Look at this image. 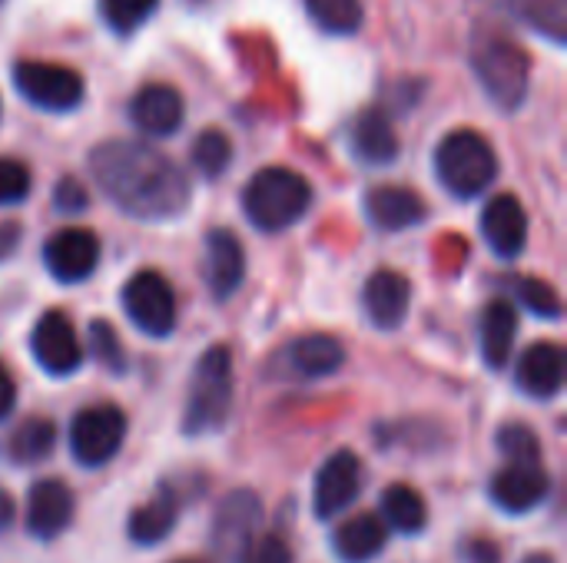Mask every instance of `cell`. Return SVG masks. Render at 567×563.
<instances>
[{"label":"cell","mask_w":567,"mask_h":563,"mask_svg":"<svg viewBox=\"0 0 567 563\" xmlns=\"http://www.w3.org/2000/svg\"><path fill=\"white\" fill-rule=\"evenodd\" d=\"M73 521V494L63 481L43 478L30 488L27 498V528L40 541L60 538Z\"/></svg>","instance_id":"obj_16"},{"label":"cell","mask_w":567,"mask_h":563,"mask_svg":"<svg viewBox=\"0 0 567 563\" xmlns=\"http://www.w3.org/2000/svg\"><path fill=\"white\" fill-rule=\"evenodd\" d=\"M20 246V222H0V262L10 259Z\"/></svg>","instance_id":"obj_40"},{"label":"cell","mask_w":567,"mask_h":563,"mask_svg":"<svg viewBox=\"0 0 567 563\" xmlns=\"http://www.w3.org/2000/svg\"><path fill=\"white\" fill-rule=\"evenodd\" d=\"M352 156L365 166H389L399 156V133L385 110L372 106L352 123Z\"/></svg>","instance_id":"obj_20"},{"label":"cell","mask_w":567,"mask_h":563,"mask_svg":"<svg viewBox=\"0 0 567 563\" xmlns=\"http://www.w3.org/2000/svg\"><path fill=\"white\" fill-rule=\"evenodd\" d=\"M525 563H555V557H548V554H532Z\"/></svg>","instance_id":"obj_42"},{"label":"cell","mask_w":567,"mask_h":563,"mask_svg":"<svg viewBox=\"0 0 567 563\" xmlns=\"http://www.w3.org/2000/svg\"><path fill=\"white\" fill-rule=\"evenodd\" d=\"M508 7L532 30L551 37L555 43H565L567 0H508Z\"/></svg>","instance_id":"obj_29"},{"label":"cell","mask_w":567,"mask_h":563,"mask_svg":"<svg viewBox=\"0 0 567 563\" xmlns=\"http://www.w3.org/2000/svg\"><path fill=\"white\" fill-rule=\"evenodd\" d=\"M239 563H292V551L286 548L282 538L276 534H262L243 544Z\"/></svg>","instance_id":"obj_36"},{"label":"cell","mask_w":567,"mask_h":563,"mask_svg":"<svg viewBox=\"0 0 567 563\" xmlns=\"http://www.w3.org/2000/svg\"><path fill=\"white\" fill-rule=\"evenodd\" d=\"M43 265L50 269V275L56 282H83L96 272L100 265V239L96 232L90 229H80V226H70V229H60L47 239L43 246Z\"/></svg>","instance_id":"obj_11"},{"label":"cell","mask_w":567,"mask_h":563,"mask_svg":"<svg viewBox=\"0 0 567 563\" xmlns=\"http://www.w3.org/2000/svg\"><path fill=\"white\" fill-rule=\"evenodd\" d=\"M30 169L20 159L0 156V206H17L30 196Z\"/></svg>","instance_id":"obj_35"},{"label":"cell","mask_w":567,"mask_h":563,"mask_svg":"<svg viewBox=\"0 0 567 563\" xmlns=\"http://www.w3.org/2000/svg\"><path fill=\"white\" fill-rule=\"evenodd\" d=\"M183 113H186L183 96L169 83H146L130 100V123L153 139L173 136L183 126Z\"/></svg>","instance_id":"obj_13"},{"label":"cell","mask_w":567,"mask_h":563,"mask_svg":"<svg viewBox=\"0 0 567 563\" xmlns=\"http://www.w3.org/2000/svg\"><path fill=\"white\" fill-rule=\"evenodd\" d=\"M309 20L332 37H352L362 30V0H302Z\"/></svg>","instance_id":"obj_28"},{"label":"cell","mask_w":567,"mask_h":563,"mask_svg":"<svg viewBox=\"0 0 567 563\" xmlns=\"http://www.w3.org/2000/svg\"><path fill=\"white\" fill-rule=\"evenodd\" d=\"M30 352H33V362L53 378L73 375L83 365V345H80L76 329L66 312H47L33 325Z\"/></svg>","instance_id":"obj_9"},{"label":"cell","mask_w":567,"mask_h":563,"mask_svg":"<svg viewBox=\"0 0 567 563\" xmlns=\"http://www.w3.org/2000/svg\"><path fill=\"white\" fill-rule=\"evenodd\" d=\"M176 514H179V504H176V494L173 491H159L153 501H146L143 508L133 511L130 518V541L140 544V548H153L159 541H166L176 528Z\"/></svg>","instance_id":"obj_25"},{"label":"cell","mask_w":567,"mask_h":563,"mask_svg":"<svg viewBox=\"0 0 567 563\" xmlns=\"http://www.w3.org/2000/svg\"><path fill=\"white\" fill-rule=\"evenodd\" d=\"M309 179L286 166H266L243 186V212L262 232H282L296 226L309 212Z\"/></svg>","instance_id":"obj_2"},{"label":"cell","mask_w":567,"mask_h":563,"mask_svg":"<svg viewBox=\"0 0 567 563\" xmlns=\"http://www.w3.org/2000/svg\"><path fill=\"white\" fill-rule=\"evenodd\" d=\"M86 169L103 196L133 219L166 222L189 209V176L143 139H106L86 156Z\"/></svg>","instance_id":"obj_1"},{"label":"cell","mask_w":567,"mask_h":563,"mask_svg":"<svg viewBox=\"0 0 567 563\" xmlns=\"http://www.w3.org/2000/svg\"><path fill=\"white\" fill-rule=\"evenodd\" d=\"M551 491L548 471L542 461H508L495 478H492V501L505 514H528L535 511Z\"/></svg>","instance_id":"obj_12"},{"label":"cell","mask_w":567,"mask_h":563,"mask_svg":"<svg viewBox=\"0 0 567 563\" xmlns=\"http://www.w3.org/2000/svg\"><path fill=\"white\" fill-rule=\"evenodd\" d=\"M13 83L20 96L47 113H70L83 103V76L63 63L20 60L13 66Z\"/></svg>","instance_id":"obj_6"},{"label":"cell","mask_w":567,"mask_h":563,"mask_svg":"<svg viewBox=\"0 0 567 563\" xmlns=\"http://www.w3.org/2000/svg\"><path fill=\"white\" fill-rule=\"evenodd\" d=\"M478 335H482V358H485V365L505 368L512 362L515 338H518V312H515V305L505 302V299L488 302L485 312H482Z\"/></svg>","instance_id":"obj_21"},{"label":"cell","mask_w":567,"mask_h":563,"mask_svg":"<svg viewBox=\"0 0 567 563\" xmlns=\"http://www.w3.org/2000/svg\"><path fill=\"white\" fill-rule=\"evenodd\" d=\"M365 216L375 229L402 232L419 222H425L429 206L425 199L409 186H372L365 192Z\"/></svg>","instance_id":"obj_17"},{"label":"cell","mask_w":567,"mask_h":563,"mask_svg":"<svg viewBox=\"0 0 567 563\" xmlns=\"http://www.w3.org/2000/svg\"><path fill=\"white\" fill-rule=\"evenodd\" d=\"M289 368L302 378H326L336 375L346 362V348L336 335L316 332V335H302L289 345L286 352Z\"/></svg>","instance_id":"obj_23"},{"label":"cell","mask_w":567,"mask_h":563,"mask_svg":"<svg viewBox=\"0 0 567 563\" xmlns=\"http://www.w3.org/2000/svg\"><path fill=\"white\" fill-rule=\"evenodd\" d=\"M246 279V256L229 229H209L206 232V282L209 292L223 302L229 299Z\"/></svg>","instance_id":"obj_18"},{"label":"cell","mask_w":567,"mask_h":563,"mask_svg":"<svg viewBox=\"0 0 567 563\" xmlns=\"http://www.w3.org/2000/svg\"><path fill=\"white\" fill-rule=\"evenodd\" d=\"M472 66H475L485 93L505 113H512V110H518L525 103L528 80H532V63H528V53L515 40H508V37H502L495 30L478 33L475 46H472Z\"/></svg>","instance_id":"obj_5"},{"label":"cell","mask_w":567,"mask_h":563,"mask_svg":"<svg viewBox=\"0 0 567 563\" xmlns=\"http://www.w3.org/2000/svg\"><path fill=\"white\" fill-rule=\"evenodd\" d=\"M498 451L508 461H542V441L528 425H505L498 431Z\"/></svg>","instance_id":"obj_33"},{"label":"cell","mask_w":567,"mask_h":563,"mask_svg":"<svg viewBox=\"0 0 567 563\" xmlns=\"http://www.w3.org/2000/svg\"><path fill=\"white\" fill-rule=\"evenodd\" d=\"M465 563H502V551H498V544L475 538L465 544Z\"/></svg>","instance_id":"obj_38"},{"label":"cell","mask_w":567,"mask_h":563,"mask_svg":"<svg viewBox=\"0 0 567 563\" xmlns=\"http://www.w3.org/2000/svg\"><path fill=\"white\" fill-rule=\"evenodd\" d=\"M123 312L130 315V322L153 335V338H166L176 329V295L173 285L153 272L143 269L136 272L126 285H123Z\"/></svg>","instance_id":"obj_8"},{"label":"cell","mask_w":567,"mask_h":563,"mask_svg":"<svg viewBox=\"0 0 567 563\" xmlns=\"http://www.w3.org/2000/svg\"><path fill=\"white\" fill-rule=\"evenodd\" d=\"M362 494V461L352 451H336L316 475L312 511L319 521H332L349 511Z\"/></svg>","instance_id":"obj_10"},{"label":"cell","mask_w":567,"mask_h":563,"mask_svg":"<svg viewBox=\"0 0 567 563\" xmlns=\"http://www.w3.org/2000/svg\"><path fill=\"white\" fill-rule=\"evenodd\" d=\"M13 405H17V385H13V375H10V372L3 368V362H0V421L10 418Z\"/></svg>","instance_id":"obj_39"},{"label":"cell","mask_w":567,"mask_h":563,"mask_svg":"<svg viewBox=\"0 0 567 563\" xmlns=\"http://www.w3.org/2000/svg\"><path fill=\"white\" fill-rule=\"evenodd\" d=\"M53 448H56V428H53V421H47V418H27L10 435L7 455L17 465H40V461L50 458Z\"/></svg>","instance_id":"obj_27"},{"label":"cell","mask_w":567,"mask_h":563,"mask_svg":"<svg viewBox=\"0 0 567 563\" xmlns=\"http://www.w3.org/2000/svg\"><path fill=\"white\" fill-rule=\"evenodd\" d=\"M90 206V192L83 189L80 179L73 176H63L56 186H53V209L63 212V216H76Z\"/></svg>","instance_id":"obj_37"},{"label":"cell","mask_w":567,"mask_h":563,"mask_svg":"<svg viewBox=\"0 0 567 563\" xmlns=\"http://www.w3.org/2000/svg\"><path fill=\"white\" fill-rule=\"evenodd\" d=\"M159 0H100V17L113 33H133L156 13Z\"/></svg>","instance_id":"obj_31"},{"label":"cell","mask_w":567,"mask_h":563,"mask_svg":"<svg viewBox=\"0 0 567 563\" xmlns=\"http://www.w3.org/2000/svg\"><path fill=\"white\" fill-rule=\"evenodd\" d=\"M176 563H203V561H176Z\"/></svg>","instance_id":"obj_43"},{"label":"cell","mask_w":567,"mask_h":563,"mask_svg":"<svg viewBox=\"0 0 567 563\" xmlns=\"http://www.w3.org/2000/svg\"><path fill=\"white\" fill-rule=\"evenodd\" d=\"M362 305H365V315L375 329H399L412 309V285L402 272L395 269H379L369 282H365V292H362Z\"/></svg>","instance_id":"obj_15"},{"label":"cell","mask_w":567,"mask_h":563,"mask_svg":"<svg viewBox=\"0 0 567 563\" xmlns=\"http://www.w3.org/2000/svg\"><path fill=\"white\" fill-rule=\"evenodd\" d=\"M229 408H233V352L226 345H213L196 362L189 398H186V415H183V431L189 438L213 435L226 425Z\"/></svg>","instance_id":"obj_4"},{"label":"cell","mask_w":567,"mask_h":563,"mask_svg":"<svg viewBox=\"0 0 567 563\" xmlns=\"http://www.w3.org/2000/svg\"><path fill=\"white\" fill-rule=\"evenodd\" d=\"M385 521H379L375 514H359L336 528L332 548L342 563H369L385 551Z\"/></svg>","instance_id":"obj_22"},{"label":"cell","mask_w":567,"mask_h":563,"mask_svg":"<svg viewBox=\"0 0 567 563\" xmlns=\"http://www.w3.org/2000/svg\"><path fill=\"white\" fill-rule=\"evenodd\" d=\"M13 524V498L0 488V531H7Z\"/></svg>","instance_id":"obj_41"},{"label":"cell","mask_w":567,"mask_h":563,"mask_svg":"<svg viewBox=\"0 0 567 563\" xmlns=\"http://www.w3.org/2000/svg\"><path fill=\"white\" fill-rule=\"evenodd\" d=\"M259 514H262V508H259V498L256 494H249V491L229 494L219 504V514H216V528H213L216 544H223L229 551H243V544L249 541Z\"/></svg>","instance_id":"obj_24"},{"label":"cell","mask_w":567,"mask_h":563,"mask_svg":"<svg viewBox=\"0 0 567 563\" xmlns=\"http://www.w3.org/2000/svg\"><path fill=\"white\" fill-rule=\"evenodd\" d=\"M126 438V415L116 405L83 408L70 425V451L83 468H103Z\"/></svg>","instance_id":"obj_7"},{"label":"cell","mask_w":567,"mask_h":563,"mask_svg":"<svg viewBox=\"0 0 567 563\" xmlns=\"http://www.w3.org/2000/svg\"><path fill=\"white\" fill-rule=\"evenodd\" d=\"M432 163L442 189H449L455 199L482 196L498 176V156L478 129H452L439 143Z\"/></svg>","instance_id":"obj_3"},{"label":"cell","mask_w":567,"mask_h":563,"mask_svg":"<svg viewBox=\"0 0 567 563\" xmlns=\"http://www.w3.org/2000/svg\"><path fill=\"white\" fill-rule=\"evenodd\" d=\"M382 518H385V528H395L402 534H422L429 524V508L415 488L392 484L382 494Z\"/></svg>","instance_id":"obj_26"},{"label":"cell","mask_w":567,"mask_h":563,"mask_svg":"<svg viewBox=\"0 0 567 563\" xmlns=\"http://www.w3.org/2000/svg\"><path fill=\"white\" fill-rule=\"evenodd\" d=\"M86 342H90V355H93L110 375H123V372H126V352H123V345H120V335H116L103 319L90 322Z\"/></svg>","instance_id":"obj_32"},{"label":"cell","mask_w":567,"mask_h":563,"mask_svg":"<svg viewBox=\"0 0 567 563\" xmlns=\"http://www.w3.org/2000/svg\"><path fill=\"white\" fill-rule=\"evenodd\" d=\"M482 236L498 259H518L525 252V242H528L525 206L508 192L492 196L485 212H482Z\"/></svg>","instance_id":"obj_14"},{"label":"cell","mask_w":567,"mask_h":563,"mask_svg":"<svg viewBox=\"0 0 567 563\" xmlns=\"http://www.w3.org/2000/svg\"><path fill=\"white\" fill-rule=\"evenodd\" d=\"M518 295H522V302L538 315V319H561V299H558V292H555V285L551 282H542V279H522V285H518Z\"/></svg>","instance_id":"obj_34"},{"label":"cell","mask_w":567,"mask_h":563,"mask_svg":"<svg viewBox=\"0 0 567 563\" xmlns=\"http://www.w3.org/2000/svg\"><path fill=\"white\" fill-rule=\"evenodd\" d=\"M189 159L203 179H219L233 163V143L223 129H203L189 146Z\"/></svg>","instance_id":"obj_30"},{"label":"cell","mask_w":567,"mask_h":563,"mask_svg":"<svg viewBox=\"0 0 567 563\" xmlns=\"http://www.w3.org/2000/svg\"><path fill=\"white\" fill-rule=\"evenodd\" d=\"M515 378L525 395H532L538 402L555 398L565 385V352L555 342H535L518 358Z\"/></svg>","instance_id":"obj_19"}]
</instances>
